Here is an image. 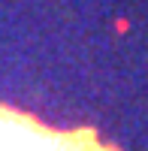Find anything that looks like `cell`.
<instances>
[{"mask_svg": "<svg viewBox=\"0 0 148 151\" xmlns=\"http://www.w3.org/2000/svg\"><path fill=\"white\" fill-rule=\"evenodd\" d=\"M0 151H109L97 142V136L82 133H57L27 115L0 109Z\"/></svg>", "mask_w": 148, "mask_h": 151, "instance_id": "cell-1", "label": "cell"}]
</instances>
